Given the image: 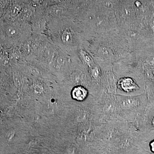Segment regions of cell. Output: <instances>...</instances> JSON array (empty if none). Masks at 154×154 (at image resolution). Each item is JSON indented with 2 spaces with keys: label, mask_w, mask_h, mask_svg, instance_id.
I'll list each match as a JSON object with an SVG mask.
<instances>
[{
  "label": "cell",
  "mask_w": 154,
  "mask_h": 154,
  "mask_svg": "<svg viewBox=\"0 0 154 154\" xmlns=\"http://www.w3.org/2000/svg\"><path fill=\"white\" fill-rule=\"evenodd\" d=\"M117 86L119 89L126 93H130L139 89L134 80L129 77L120 79L118 81Z\"/></svg>",
  "instance_id": "cell-1"
},
{
  "label": "cell",
  "mask_w": 154,
  "mask_h": 154,
  "mask_svg": "<svg viewBox=\"0 0 154 154\" xmlns=\"http://www.w3.org/2000/svg\"><path fill=\"white\" fill-rule=\"evenodd\" d=\"M88 95V91L82 86L75 87L72 92L73 99L78 101H83Z\"/></svg>",
  "instance_id": "cell-2"
},
{
  "label": "cell",
  "mask_w": 154,
  "mask_h": 154,
  "mask_svg": "<svg viewBox=\"0 0 154 154\" xmlns=\"http://www.w3.org/2000/svg\"><path fill=\"white\" fill-rule=\"evenodd\" d=\"M63 41L65 43L69 42L71 40V34L67 31H65L63 33L62 36Z\"/></svg>",
  "instance_id": "cell-3"
},
{
  "label": "cell",
  "mask_w": 154,
  "mask_h": 154,
  "mask_svg": "<svg viewBox=\"0 0 154 154\" xmlns=\"http://www.w3.org/2000/svg\"><path fill=\"white\" fill-rule=\"evenodd\" d=\"M20 10V7L16 5L13 7L12 9V14L13 16H16L18 14Z\"/></svg>",
  "instance_id": "cell-4"
},
{
  "label": "cell",
  "mask_w": 154,
  "mask_h": 154,
  "mask_svg": "<svg viewBox=\"0 0 154 154\" xmlns=\"http://www.w3.org/2000/svg\"><path fill=\"white\" fill-rule=\"evenodd\" d=\"M8 32L9 35L13 36L14 34H16L17 30H16V29H14V28H9Z\"/></svg>",
  "instance_id": "cell-5"
},
{
  "label": "cell",
  "mask_w": 154,
  "mask_h": 154,
  "mask_svg": "<svg viewBox=\"0 0 154 154\" xmlns=\"http://www.w3.org/2000/svg\"><path fill=\"white\" fill-rule=\"evenodd\" d=\"M61 9L60 8H55L53 9V12L54 14H60V11H62Z\"/></svg>",
  "instance_id": "cell-6"
},
{
  "label": "cell",
  "mask_w": 154,
  "mask_h": 154,
  "mask_svg": "<svg viewBox=\"0 0 154 154\" xmlns=\"http://www.w3.org/2000/svg\"><path fill=\"white\" fill-rule=\"evenodd\" d=\"M150 146L151 150L152 152L154 153V140L152 141L150 144Z\"/></svg>",
  "instance_id": "cell-7"
},
{
  "label": "cell",
  "mask_w": 154,
  "mask_h": 154,
  "mask_svg": "<svg viewBox=\"0 0 154 154\" xmlns=\"http://www.w3.org/2000/svg\"><path fill=\"white\" fill-rule=\"evenodd\" d=\"M34 2H39L41 0H33Z\"/></svg>",
  "instance_id": "cell-8"
}]
</instances>
